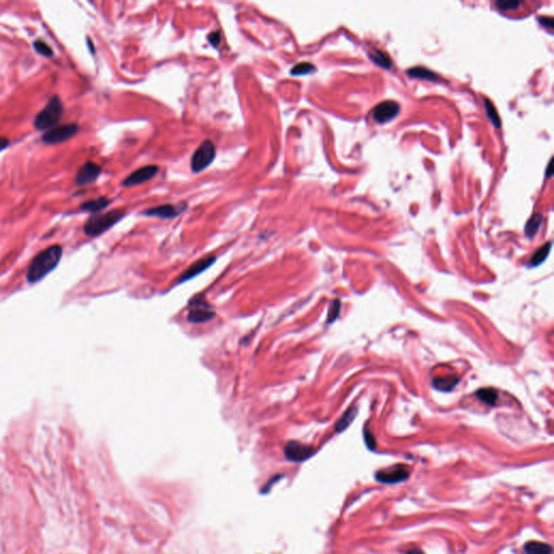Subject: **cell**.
<instances>
[{"label":"cell","mask_w":554,"mask_h":554,"mask_svg":"<svg viewBox=\"0 0 554 554\" xmlns=\"http://www.w3.org/2000/svg\"><path fill=\"white\" fill-rule=\"evenodd\" d=\"M63 253L60 245H53L40 251L28 268L27 280L28 283H37L48 275L59 264Z\"/></svg>","instance_id":"1"},{"label":"cell","mask_w":554,"mask_h":554,"mask_svg":"<svg viewBox=\"0 0 554 554\" xmlns=\"http://www.w3.org/2000/svg\"><path fill=\"white\" fill-rule=\"evenodd\" d=\"M126 211L117 209L102 214H96L90 217L83 225V232L90 237H96L106 232L108 229L119 222L125 217Z\"/></svg>","instance_id":"2"},{"label":"cell","mask_w":554,"mask_h":554,"mask_svg":"<svg viewBox=\"0 0 554 554\" xmlns=\"http://www.w3.org/2000/svg\"><path fill=\"white\" fill-rule=\"evenodd\" d=\"M64 112L63 103L58 96H53L47 105L41 109L34 119V126L37 130H49L59 123Z\"/></svg>","instance_id":"3"},{"label":"cell","mask_w":554,"mask_h":554,"mask_svg":"<svg viewBox=\"0 0 554 554\" xmlns=\"http://www.w3.org/2000/svg\"><path fill=\"white\" fill-rule=\"evenodd\" d=\"M215 157V147L209 140H206L194 152L191 159V168L194 173L205 170Z\"/></svg>","instance_id":"4"},{"label":"cell","mask_w":554,"mask_h":554,"mask_svg":"<svg viewBox=\"0 0 554 554\" xmlns=\"http://www.w3.org/2000/svg\"><path fill=\"white\" fill-rule=\"evenodd\" d=\"M214 317V311L205 299L193 298L190 302V311L187 319L193 324H202L210 321Z\"/></svg>","instance_id":"5"},{"label":"cell","mask_w":554,"mask_h":554,"mask_svg":"<svg viewBox=\"0 0 554 554\" xmlns=\"http://www.w3.org/2000/svg\"><path fill=\"white\" fill-rule=\"evenodd\" d=\"M79 131V127L76 124H68L51 128L46 131L41 140L46 144H58L65 141L71 140L76 136Z\"/></svg>","instance_id":"6"},{"label":"cell","mask_w":554,"mask_h":554,"mask_svg":"<svg viewBox=\"0 0 554 554\" xmlns=\"http://www.w3.org/2000/svg\"><path fill=\"white\" fill-rule=\"evenodd\" d=\"M408 476V467L397 464L378 471L375 473V480L382 484H397L407 480Z\"/></svg>","instance_id":"7"},{"label":"cell","mask_w":554,"mask_h":554,"mask_svg":"<svg viewBox=\"0 0 554 554\" xmlns=\"http://www.w3.org/2000/svg\"><path fill=\"white\" fill-rule=\"evenodd\" d=\"M315 453V449L312 446L304 445L302 443L291 440L285 446V456L289 461L294 462H303L308 458H311Z\"/></svg>","instance_id":"8"},{"label":"cell","mask_w":554,"mask_h":554,"mask_svg":"<svg viewBox=\"0 0 554 554\" xmlns=\"http://www.w3.org/2000/svg\"><path fill=\"white\" fill-rule=\"evenodd\" d=\"M400 108V104L395 101H383L373 108L372 117L377 123L384 124L395 118L398 115Z\"/></svg>","instance_id":"9"},{"label":"cell","mask_w":554,"mask_h":554,"mask_svg":"<svg viewBox=\"0 0 554 554\" xmlns=\"http://www.w3.org/2000/svg\"><path fill=\"white\" fill-rule=\"evenodd\" d=\"M159 168L155 165H148L142 168H139L138 170L130 173L126 179L123 181V185L127 187L137 186L140 184H143L149 180H152L153 178L157 174Z\"/></svg>","instance_id":"10"},{"label":"cell","mask_w":554,"mask_h":554,"mask_svg":"<svg viewBox=\"0 0 554 554\" xmlns=\"http://www.w3.org/2000/svg\"><path fill=\"white\" fill-rule=\"evenodd\" d=\"M101 167L92 162H88L80 167L76 176H75V183L78 186L88 185L96 182L101 173Z\"/></svg>","instance_id":"11"},{"label":"cell","mask_w":554,"mask_h":554,"mask_svg":"<svg viewBox=\"0 0 554 554\" xmlns=\"http://www.w3.org/2000/svg\"><path fill=\"white\" fill-rule=\"evenodd\" d=\"M215 260H217V258H215L214 256H208V257H205V258H203V259H201L198 261H196L195 263H193L189 269L183 272V274L179 278H178L176 283L178 284L185 283V281L192 279L193 277H195L197 275H200L202 272L209 269L214 263Z\"/></svg>","instance_id":"12"},{"label":"cell","mask_w":554,"mask_h":554,"mask_svg":"<svg viewBox=\"0 0 554 554\" xmlns=\"http://www.w3.org/2000/svg\"><path fill=\"white\" fill-rule=\"evenodd\" d=\"M186 208V206L182 204L181 206H174V205H162L157 206L154 208H149L146 211H144L145 215L148 217H157L161 219H173L178 217L180 213H182Z\"/></svg>","instance_id":"13"},{"label":"cell","mask_w":554,"mask_h":554,"mask_svg":"<svg viewBox=\"0 0 554 554\" xmlns=\"http://www.w3.org/2000/svg\"><path fill=\"white\" fill-rule=\"evenodd\" d=\"M109 203L110 202L107 198H105V197H100V198H97V200L84 202L83 204L80 205L79 209L81 211L96 213V212L101 211L102 209H104L105 207H107V206L109 205Z\"/></svg>","instance_id":"14"},{"label":"cell","mask_w":554,"mask_h":554,"mask_svg":"<svg viewBox=\"0 0 554 554\" xmlns=\"http://www.w3.org/2000/svg\"><path fill=\"white\" fill-rule=\"evenodd\" d=\"M524 551L526 554H552L550 544L540 541H528L525 543Z\"/></svg>","instance_id":"15"},{"label":"cell","mask_w":554,"mask_h":554,"mask_svg":"<svg viewBox=\"0 0 554 554\" xmlns=\"http://www.w3.org/2000/svg\"><path fill=\"white\" fill-rule=\"evenodd\" d=\"M407 74L409 75L410 77L427 79V80H431V81H435V80L439 79V76L437 74H435L434 72H431L430 70H428L426 68H421V67H416V68L409 69L407 71Z\"/></svg>","instance_id":"16"},{"label":"cell","mask_w":554,"mask_h":554,"mask_svg":"<svg viewBox=\"0 0 554 554\" xmlns=\"http://www.w3.org/2000/svg\"><path fill=\"white\" fill-rule=\"evenodd\" d=\"M476 396L480 398L483 403L487 404L490 406H495L497 402H498L499 395L498 392L492 388H484L480 389L476 392Z\"/></svg>","instance_id":"17"},{"label":"cell","mask_w":554,"mask_h":554,"mask_svg":"<svg viewBox=\"0 0 554 554\" xmlns=\"http://www.w3.org/2000/svg\"><path fill=\"white\" fill-rule=\"evenodd\" d=\"M369 58L371 59L372 62L378 64L379 67L383 69L390 70L392 68V61L390 59V56L381 50H373V52L369 53Z\"/></svg>","instance_id":"18"},{"label":"cell","mask_w":554,"mask_h":554,"mask_svg":"<svg viewBox=\"0 0 554 554\" xmlns=\"http://www.w3.org/2000/svg\"><path fill=\"white\" fill-rule=\"evenodd\" d=\"M542 215L541 214H535L527 221L526 225H525V234L530 238H533L536 235L537 232L539 231L541 224H542Z\"/></svg>","instance_id":"19"},{"label":"cell","mask_w":554,"mask_h":554,"mask_svg":"<svg viewBox=\"0 0 554 554\" xmlns=\"http://www.w3.org/2000/svg\"><path fill=\"white\" fill-rule=\"evenodd\" d=\"M458 383V379L454 377H447V378H435L433 380V387L438 391L448 392L453 390L456 384Z\"/></svg>","instance_id":"20"},{"label":"cell","mask_w":554,"mask_h":554,"mask_svg":"<svg viewBox=\"0 0 554 554\" xmlns=\"http://www.w3.org/2000/svg\"><path fill=\"white\" fill-rule=\"evenodd\" d=\"M551 246H552V243L549 241V242L546 243V245H543L541 248H539L536 252H535L531 260H530V265L531 267H537V265L541 264L542 262L547 259L548 255L550 253Z\"/></svg>","instance_id":"21"},{"label":"cell","mask_w":554,"mask_h":554,"mask_svg":"<svg viewBox=\"0 0 554 554\" xmlns=\"http://www.w3.org/2000/svg\"><path fill=\"white\" fill-rule=\"evenodd\" d=\"M355 414H356L355 408L347 409V410L344 412V415H343V416L339 419V421H338L337 424H336V431H337V432H342V431H344L347 427H349V426L352 424V421H353V419H354V417H355Z\"/></svg>","instance_id":"22"},{"label":"cell","mask_w":554,"mask_h":554,"mask_svg":"<svg viewBox=\"0 0 554 554\" xmlns=\"http://www.w3.org/2000/svg\"><path fill=\"white\" fill-rule=\"evenodd\" d=\"M484 103H485V109L487 112V116L490 117V119L492 120L493 125L496 127V128H500L501 126V120H500V117H499V114L498 112H497L495 105L493 104V103L488 100L487 98L484 99Z\"/></svg>","instance_id":"23"},{"label":"cell","mask_w":554,"mask_h":554,"mask_svg":"<svg viewBox=\"0 0 554 554\" xmlns=\"http://www.w3.org/2000/svg\"><path fill=\"white\" fill-rule=\"evenodd\" d=\"M314 71H315V67L312 63L301 62V63H298L297 65H295V67L291 69L290 73H291V75H294V76H302V75L311 74Z\"/></svg>","instance_id":"24"},{"label":"cell","mask_w":554,"mask_h":554,"mask_svg":"<svg viewBox=\"0 0 554 554\" xmlns=\"http://www.w3.org/2000/svg\"><path fill=\"white\" fill-rule=\"evenodd\" d=\"M340 309H341L340 300H335V301L331 302V305L329 307V312H328V317H327V322L326 323L327 324L334 323L336 319L338 318V316H339Z\"/></svg>","instance_id":"25"},{"label":"cell","mask_w":554,"mask_h":554,"mask_svg":"<svg viewBox=\"0 0 554 554\" xmlns=\"http://www.w3.org/2000/svg\"><path fill=\"white\" fill-rule=\"evenodd\" d=\"M34 48L36 49L37 52H38L41 55H43V56H46V58H51V56L53 55L52 49L45 41L36 40L34 42Z\"/></svg>","instance_id":"26"},{"label":"cell","mask_w":554,"mask_h":554,"mask_svg":"<svg viewBox=\"0 0 554 554\" xmlns=\"http://www.w3.org/2000/svg\"><path fill=\"white\" fill-rule=\"evenodd\" d=\"M520 5L521 3L516 2V0H499V2H496V6L498 7V9L504 11L513 10V9H516Z\"/></svg>","instance_id":"27"},{"label":"cell","mask_w":554,"mask_h":554,"mask_svg":"<svg viewBox=\"0 0 554 554\" xmlns=\"http://www.w3.org/2000/svg\"><path fill=\"white\" fill-rule=\"evenodd\" d=\"M208 41L213 46L218 47L221 42V33L220 32H212L208 35Z\"/></svg>","instance_id":"28"},{"label":"cell","mask_w":554,"mask_h":554,"mask_svg":"<svg viewBox=\"0 0 554 554\" xmlns=\"http://www.w3.org/2000/svg\"><path fill=\"white\" fill-rule=\"evenodd\" d=\"M365 440H366V444H367V446L370 449L375 448V439H374V436L370 433V432H368V431L365 432Z\"/></svg>","instance_id":"29"},{"label":"cell","mask_w":554,"mask_h":554,"mask_svg":"<svg viewBox=\"0 0 554 554\" xmlns=\"http://www.w3.org/2000/svg\"><path fill=\"white\" fill-rule=\"evenodd\" d=\"M539 23L547 27V28H550V30H552L553 26H554V22H553V18L552 17H544V16H540L539 17Z\"/></svg>","instance_id":"30"},{"label":"cell","mask_w":554,"mask_h":554,"mask_svg":"<svg viewBox=\"0 0 554 554\" xmlns=\"http://www.w3.org/2000/svg\"><path fill=\"white\" fill-rule=\"evenodd\" d=\"M9 144H10V142H9V140L7 138H0V152L5 151Z\"/></svg>","instance_id":"31"},{"label":"cell","mask_w":554,"mask_h":554,"mask_svg":"<svg viewBox=\"0 0 554 554\" xmlns=\"http://www.w3.org/2000/svg\"><path fill=\"white\" fill-rule=\"evenodd\" d=\"M552 167H553V165H552V159H551V161H550V163H549V165H548V168H547V171H546V175H547V178H550V176L552 175V173H553V171H552Z\"/></svg>","instance_id":"32"},{"label":"cell","mask_w":554,"mask_h":554,"mask_svg":"<svg viewBox=\"0 0 554 554\" xmlns=\"http://www.w3.org/2000/svg\"><path fill=\"white\" fill-rule=\"evenodd\" d=\"M406 554H425L424 552H422L421 550L419 549H414V550H410L409 552H407Z\"/></svg>","instance_id":"33"}]
</instances>
